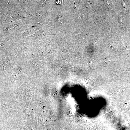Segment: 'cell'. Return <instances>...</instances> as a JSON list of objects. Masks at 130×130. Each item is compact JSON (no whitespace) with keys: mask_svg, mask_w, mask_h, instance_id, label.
Wrapping results in <instances>:
<instances>
[{"mask_svg":"<svg viewBox=\"0 0 130 130\" xmlns=\"http://www.w3.org/2000/svg\"><path fill=\"white\" fill-rule=\"evenodd\" d=\"M123 109L124 110L130 109V98H128L124 103Z\"/></svg>","mask_w":130,"mask_h":130,"instance_id":"6da1fadb","label":"cell"}]
</instances>
